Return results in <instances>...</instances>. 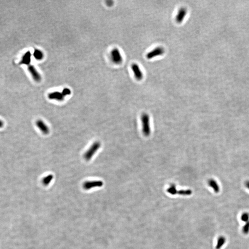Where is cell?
Returning a JSON list of instances; mask_svg holds the SVG:
<instances>
[{
    "mask_svg": "<svg viewBox=\"0 0 249 249\" xmlns=\"http://www.w3.org/2000/svg\"><path fill=\"white\" fill-rule=\"evenodd\" d=\"M141 121L142 127V132L145 137L150 135L151 132L150 118L148 114L144 113L141 116Z\"/></svg>",
    "mask_w": 249,
    "mask_h": 249,
    "instance_id": "obj_1",
    "label": "cell"
},
{
    "mask_svg": "<svg viewBox=\"0 0 249 249\" xmlns=\"http://www.w3.org/2000/svg\"><path fill=\"white\" fill-rule=\"evenodd\" d=\"M101 147V143L98 141L95 142L90 147V148L86 151L84 154V158L86 161H90L92 157L94 156L97 150H99Z\"/></svg>",
    "mask_w": 249,
    "mask_h": 249,
    "instance_id": "obj_2",
    "label": "cell"
},
{
    "mask_svg": "<svg viewBox=\"0 0 249 249\" xmlns=\"http://www.w3.org/2000/svg\"><path fill=\"white\" fill-rule=\"evenodd\" d=\"M165 53V50L162 47H157L149 52L146 55L147 59L151 60L156 57L163 55Z\"/></svg>",
    "mask_w": 249,
    "mask_h": 249,
    "instance_id": "obj_3",
    "label": "cell"
},
{
    "mask_svg": "<svg viewBox=\"0 0 249 249\" xmlns=\"http://www.w3.org/2000/svg\"><path fill=\"white\" fill-rule=\"evenodd\" d=\"M112 61L116 64H120L123 61V57L121 52L117 48H114L111 52Z\"/></svg>",
    "mask_w": 249,
    "mask_h": 249,
    "instance_id": "obj_4",
    "label": "cell"
},
{
    "mask_svg": "<svg viewBox=\"0 0 249 249\" xmlns=\"http://www.w3.org/2000/svg\"><path fill=\"white\" fill-rule=\"evenodd\" d=\"M103 185V183L101 180H95V181H88L83 184V188L86 190H89L92 188L95 187H101Z\"/></svg>",
    "mask_w": 249,
    "mask_h": 249,
    "instance_id": "obj_5",
    "label": "cell"
},
{
    "mask_svg": "<svg viewBox=\"0 0 249 249\" xmlns=\"http://www.w3.org/2000/svg\"><path fill=\"white\" fill-rule=\"evenodd\" d=\"M131 68L136 79L137 80H141L143 79V74L139 65L137 63H133L131 66Z\"/></svg>",
    "mask_w": 249,
    "mask_h": 249,
    "instance_id": "obj_6",
    "label": "cell"
},
{
    "mask_svg": "<svg viewBox=\"0 0 249 249\" xmlns=\"http://www.w3.org/2000/svg\"><path fill=\"white\" fill-rule=\"evenodd\" d=\"M187 9L185 7H181L178 10L176 16V22L180 24L183 22L187 14Z\"/></svg>",
    "mask_w": 249,
    "mask_h": 249,
    "instance_id": "obj_7",
    "label": "cell"
},
{
    "mask_svg": "<svg viewBox=\"0 0 249 249\" xmlns=\"http://www.w3.org/2000/svg\"><path fill=\"white\" fill-rule=\"evenodd\" d=\"M30 73L31 74L32 77L34 80L37 82H40L41 80V76L35 67L32 65H30L28 68Z\"/></svg>",
    "mask_w": 249,
    "mask_h": 249,
    "instance_id": "obj_8",
    "label": "cell"
},
{
    "mask_svg": "<svg viewBox=\"0 0 249 249\" xmlns=\"http://www.w3.org/2000/svg\"><path fill=\"white\" fill-rule=\"evenodd\" d=\"M36 125L39 129L40 130L42 133L47 135L49 133L50 130L47 125L44 121L39 119L36 121Z\"/></svg>",
    "mask_w": 249,
    "mask_h": 249,
    "instance_id": "obj_9",
    "label": "cell"
},
{
    "mask_svg": "<svg viewBox=\"0 0 249 249\" xmlns=\"http://www.w3.org/2000/svg\"><path fill=\"white\" fill-rule=\"evenodd\" d=\"M48 98L51 100H55L58 101H63L64 97L62 92H52L48 95Z\"/></svg>",
    "mask_w": 249,
    "mask_h": 249,
    "instance_id": "obj_10",
    "label": "cell"
},
{
    "mask_svg": "<svg viewBox=\"0 0 249 249\" xmlns=\"http://www.w3.org/2000/svg\"><path fill=\"white\" fill-rule=\"evenodd\" d=\"M208 185L211 188L213 189V190H214L215 193H217L218 192H219L220 190V187L218 185V183L216 180L211 179L208 180Z\"/></svg>",
    "mask_w": 249,
    "mask_h": 249,
    "instance_id": "obj_11",
    "label": "cell"
},
{
    "mask_svg": "<svg viewBox=\"0 0 249 249\" xmlns=\"http://www.w3.org/2000/svg\"><path fill=\"white\" fill-rule=\"evenodd\" d=\"M31 53L29 51L26 52L22 57V60L20 61V64L29 65L31 61Z\"/></svg>",
    "mask_w": 249,
    "mask_h": 249,
    "instance_id": "obj_12",
    "label": "cell"
},
{
    "mask_svg": "<svg viewBox=\"0 0 249 249\" xmlns=\"http://www.w3.org/2000/svg\"><path fill=\"white\" fill-rule=\"evenodd\" d=\"M226 241V239L225 237L223 236H220L218 238L217 245H216V249H221L222 247V246L225 244Z\"/></svg>",
    "mask_w": 249,
    "mask_h": 249,
    "instance_id": "obj_13",
    "label": "cell"
},
{
    "mask_svg": "<svg viewBox=\"0 0 249 249\" xmlns=\"http://www.w3.org/2000/svg\"><path fill=\"white\" fill-rule=\"evenodd\" d=\"M33 56L37 60H41L43 59L44 55L42 51L39 50H36L33 53Z\"/></svg>",
    "mask_w": 249,
    "mask_h": 249,
    "instance_id": "obj_14",
    "label": "cell"
},
{
    "mask_svg": "<svg viewBox=\"0 0 249 249\" xmlns=\"http://www.w3.org/2000/svg\"><path fill=\"white\" fill-rule=\"evenodd\" d=\"M53 175L52 174H49L47 176H45L42 179V183L45 186L49 185L51 183L52 180L53 179Z\"/></svg>",
    "mask_w": 249,
    "mask_h": 249,
    "instance_id": "obj_15",
    "label": "cell"
},
{
    "mask_svg": "<svg viewBox=\"0 0 249 249\" xmlns=\"http://www.w3.org/2000/svg\"><path fill=\"white\" fill-rule=\"evenodd\" d=\"M167 191L171 195H174L177 194L178 190L176 189V185L174 184H172L167 189Z\"/></svg>",
    "mask_w": 249,
    "mask_h": 249,
    "instance_id": "obj_16",
    "label": "cell"
},
{
    "mask_svg": "<svg viewBox=\"0 0 249 249\" xmlns=\"http://www.w3.org/2000/svg\"><path fill=\"white\" fill-rule=\"evenodd\" d=\"M177 194L182 196H189L192 194V190L189 189L178 190Z\"/></svg>",
    "mask_w": 249,
    "mask_h": 249,
    "instance_id": "obj_17",
    "label": "cell"
},
{
    "mask_svg": "<svg viewBox=\"0 0 249 249\" xmlns=\"http://www.w3.org/2000/svg\"><path fill=\"white\" fill-rule=\"evenodd\" d=\"M241 220L243 222H247L249 221V214L247 212H245L241 216Z\"/></svg>",
    "mask_w": 249,
    "mask_h": 249,
    "instance_id": "obj_18",
    "label": "cell"
},
{
    "mask_svg": "<svg viewBox=\"0 0 249 249\" xmlns=\"http://www.w3.org/2000/svg\"><path fill=\"white\" fill-rule=\"evenodd\" d=\"M242 232L245 234H248L249 233V221L246 222L242 229Z\"/></svg>",
    "mask_w": 249,
    "mask_h": 249,
    "instance_id": "obj_19",
    "label": "cell"
},
{
    "mask_svg": "<svg viewBox=\"0 0 249 249\" xmlns=\"http://www.w3.org/2000/svg\"><path fill=\"white\" fill-rule=\"evenodd\" d=\"M71 93V90L68 88H64L62 90V94L63 95H64V97H66V95H70Z\"/></svg>",
    "mask_w": 249,
    "mask_h": 249,
    "instance_id": "obj_20",
    "label": "cell"
},
{
    "mask_svg": "<svg viewBox=\"0 0 249 249\" xmlns=\"http://www.w3.org/2000/svg\"><path fill=\"white\" fill-rule=\"evenodd\" d=\"M245 186L249 190V180H247L245 182Z\"/></svg>",
    "mask_w": 249,
    "mask_h": 249,
    "instance_id": "obj_21",
    "label": "cell"
},
{
    "mask_svg": "<svg viewBox=\"0 0 249 249\" xmlns=\"http://www.w3.org/2000/svg\"><path fill=\"white\" fill-rule=\"evenodd\" d=\"M3 122L0 120V128H2V127L3 126Z\"/></svg>",
    "mask_w": 249,
    "mask_h": 249,
    "instance_id": "obj_22",
    "label": "cell"
}]
</instances>
